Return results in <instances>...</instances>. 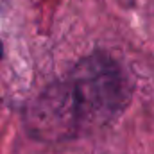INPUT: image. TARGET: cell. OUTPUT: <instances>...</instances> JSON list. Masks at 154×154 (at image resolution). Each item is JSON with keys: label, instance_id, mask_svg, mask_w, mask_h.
<instances>
[{"label": "cell", "instance_id": "cell-1", "mask_svg": "<svg viewBox=\"0 0 154 154\" xmlns=\"http://www.w3.org/2000/svg\"><path fill=\"white\" fill-rule=\"evenodd\" d=\"M133 97V82L122 66L104 54L79 61L72 74L31 100L23 122L31 138L61 143L109 125Z\"/></svg>", "mask_w": 154, "mask_h": 154}, {"label": "cell", "instance_id": "cell-2", "mask_svg": "<svg viewBox=\"0 0 154 154\" xmlns=\"http://www.w3.org/2000/svg\"><path fill=\"white\" fill-rule=\"evenodd\" d=\"M2 57H4V45H2V41H0V63H2Z\"/></svg>", "mask_w": 154, "mask_h": 154}]
</instances>
